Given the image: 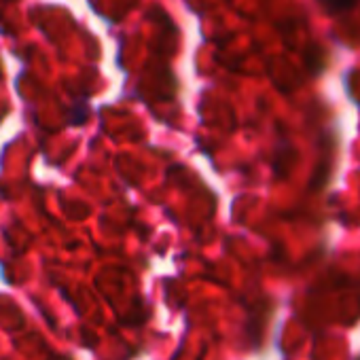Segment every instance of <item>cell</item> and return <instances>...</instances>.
<instances>
[{
    "mask_svg": "<svg viewBox=\"0 0 360 360\" xmlns=\"http://www.w3.org/2000/svg\"><path fill=\"white\" fill-rule=\"evenodd\" d=\"M320 3L330 15H343L358 5V0H320Z\"/></svg>",
    "mask_w": 360,
    "mask_h": 360,
    "instance_id": "cell-1",
    "label": "cell"
}]
</instances>
